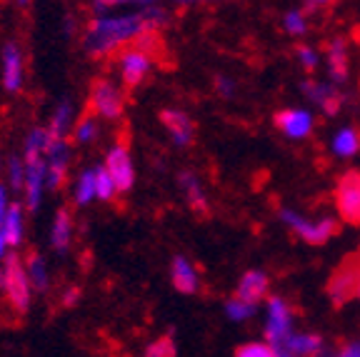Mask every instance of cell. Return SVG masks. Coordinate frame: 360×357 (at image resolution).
Returning a JSON list of instances; mask_svg holds the SVG:
<instances>
[{"label": "cell", "mask_w": 360, "mask_h": 357, "mask_svg": "<svg viewBox=\"0 0 360 357\" xmlns=\"http://www.w3.org/2000/svg\"><path fill=\"white\" fill-rule=\"evenodd\" d=\"M148 30L143 13H130L118 18H93L83 35V51L90 58H105L115 48L125 43H133Z\"/></svg>", "instance_id": "obj_1"}, {"label": "cell", "mask_w": 360, "mask_h": 357, "mask_svg": "<svg viewBox=\"0 0 360 357\" xmlns=\"http://www.w3.org/2000/svg\"><path fill=\"white\" fill-rule=\"evenodd\" d=\"M3 273H6V285H3V292H6L8 302L15 310L18 315H25L30 310V278L25 273V265L18 257V252H8V257L3 260Z\"/></svg>", "instance_id": "obj_2"}, {"label": "cell", "mask_w": 360, "mask_h": 357, "mask_svg": "<svg viewBox=\"0 0 360 357\" xmlns=\"http://www.w3.org/2000/svg\"><path fill=\"white\" fill-rule=\"evenodd\" d=\"M292 332H295V315H292V307L288 305L283 297H278V295L270 297L268 313H265V327H263L265 342L278 347V345H283Z\"/></svg>", "instance_id": "obj_3"}, {"label": "cell", "mask_w": 360, "mask_h": 357, "mask_svg": "<svg viewBox=\"0 0 360 357\" xmlns=\"http://www.w3.org/2000/svg\"><path fill=\"white\" fill-rule=\"evenodd\" d=\"M358 283H360V255H350L340 268L333 273L328 283V295L335 307H343L348 300L358 297Z\"/></svg>", "instance_id": "obj_4"}, {"label": "cell", "mask_w": 360, "mask_h": 357, "mask_svg": "<svg viewBox=\"0 0 360 357\" xmlns=\"http://www.w3.org/2000/svg\"><path fill=\"white\" fill-rule=\"evenodd\" d=\"M90 108L96 115L105 117V120H118V117H123L125 108L123 93H120L118 85L105 78L93 80V85H90Z\"/></svg>", "instance_id": "obj_5"}, {"label": "cell", "mask_w": 360, "mask_h": 357, "mask_svg": "<svg viewBox=\"0 0 360 357\" xmlns=\"http://www.w3.org/2000/svg\"><path fill=\"white\" fill-rule=\"evenodd\" d=\"M335 207L348 225H360V170H348L338 180Z\"/></svg>", "instance_id": "obj_6"}, {"label": "cell", "mask_w": 360, "mask_h": 357, "mask_svg": "<svg viewBox=\"0 0 360 357\" xmlns=\"http://www.w3.org/2000/svg\"><path fill=\"white\" fill-rule=\"evenodd\" d=\"M281 218L290 225L292 233L298 235L300 240L310 242V245H323L330 238H335V233H340V223L333 218H323L321 223H308V220L295 215L292 210H281Z\"/></svg>", "instance_id": "obj_7"}, {"label": "cell", "mask_w": 360, "mask_h": 357, "mask_svg": "<svg viewBox=\"0 0 360 357\" xmlns=\"http://www.w3.org/2000/svg\"><path fill=\"white\" fill-rule=\"evenodd\" d=\"M105 168L108 173L112 175L115 180V188L118 193H128L135 183V168L133 162H130V152H128V145L120 143V145H112L105 155Z\"/></svg>", "instance_id": "obj_8"}, {"label": "cell", "mask_w": 360, "mask_h": 357, "mask_svg": "<svg viewBox=\"0 0 360 357\" xmlns=\"http://www.w3.org/2000/svg\"><path fill=\"white\" fill-rule=\"evenodd\" d=\"M120 78L128 90H135L138 85L146 80V75L150 73V56L138 48H128L120 53Z\"/></svg>", "instance_id": "obj_9"}, {"label": "cell", "mask_w": 360, "mask_h": 357, "mask_svg": "<svg viewBox=\"0 0 360 357\" xmlns=\"http://www.w3.org/2000/svg\"><path fill=\"white\" fill-rule=\"evenodd\" d=\"M45 178H48V160H30L25 162V210L28 212H38L40 200H43V190L45 188Z\"/></svg>", "instance_id": "obj_10"}, {"label": "cell", "mask_w": 360, "mask_h": 357, "mask_svg": "<svg viewBox=\"0 0 360 357\" xmlns=\"http://www.w3.org/2000/svg\"><path fill=\"white\" fill-rule=\"evenodd\" d=\"M48 178H45V188L48 190H58L65 180L68 173V162H70V145H68L65 140L60 143H51L48 150Z\"/></svg>", "instance_id": "obj_11"}, {"label": "cell", "mask_w": 360, "mask_h": 357, "mask_svg": "<svg viewBox=\"0 0 360 357\" xmlns=\"http://www.w3.org/2000/svg\"><path fill=\"white\" fill-rule=\"evenodd\" d=\"M160 123L165 125V130L170 133V138H173L175 145L186 148V145H191V143H193L195 125H193V120L186 115V112L165 108V110H160Z\"/></svg>", "instance_id": "obj_12"}, {"label": "cell", "mask_w": 360, "mask_h": 357, "mask_svg": "<svg viewBox=\"0 0 360 357\" xmlns=\"http://www.w3.org/2000/svg\"><path fill=\"white\" fill-rule=\"evenodd\" d=\"M270 292V280L263 270H248L245 275L238 283L236 297L243 302H250V305H258L263 297H268Z\"/></svg>", "instance_id": "obj_13"}, {"label": "cell", "mask_w": 360, "mask_h": 357, "mask_svg": "<svg viewBox=\"0 0 360 357\" xmlns=\"http://www.w3.org/2000/svg\"><path fill=\"white\" fill-rule=\"evenodd\" d=\"M3 88L8 93H18L22 85V53L15 43L3 45Z\"/></svg>", "instance_id": "obj_14"}, {"label": "cell", "mask_w": 360, "mask_h": 357, "mask_svg": "<svg viewBox=\"0 0 360 357\" xmlns=\"http://www.w3.org/2000/svg\"><path fill=\"white\" fill-rule=\"evenodd\" d=\"M170 283L180 295H195L200 287V278H198L195 268L183 255H175L170 263Z\"/></svg>", "instance_id": "obj_15"}, {"label": "cell", "mask_w": 360, "mask_h": 357, "mask_svg": "<svg viewBox=\"0 0 360 357\" xmlns=\"http://www.w3.org/2000/svg\"><path fill=\"white\" fill-rule=\"evenodd\" d=\"M303 93L308 95L310 100H315L321 105V110L326 115H338L340 105H343V95L338 93L333 85H323V83H315V80H305L303 83Z\"/></svg>", "instance_id": "obj_16"}, {"label": "cell", "mask_w": 360, "mask_h": 357, "mask_svg": "<svg viewBox=\"0 0 360 357\" xmlns=\"http://www.w3.org/2000/svg\"><path fill=\"white\" fill-rule=\"evenodd\" d=\"M70 240H73V218H70L68 207H60L51 228V247L58 255H65L70 250Z\"/></svg>", "instance_id": "obj_17"}, {"label": "cell", "mask_w": 360, "mask_h": 357, "mask_svg": "<svg viewBox=\"0 0 360 357\" xmlns=\"http://www.w3.org/2000/svg\"><path fill=\"white\" fill-rule=\"evenodd\" d=\"M178 183H180V188H183V193H186L191 210L195 212V215H200V218H205L210 212V207H208V197L202 193V185H200V180H198V175L186 170V173L178 175Z\"/></svg>", "instance_id": "obj_18"}, {"label": "cell", "mask_w": 360, "mask_h": 357, "mask_svg": "<svg viewBox=\"0 0 360 357\" xmlns=\"http://www.w3.org/2000/svg\"><path fill=\"white\" fill-rule=\"evenodd\" d=\"M276 125L288 138H305L313 130V117L305 110H283L276 115Z\"/></svg>", "instance_id": "obj_19"}, {"label": "cell", "mask_w": 360, "mask_h": 357, "mask_svg": "<svg viewBox=\"0 0 360 357\" xmlns=\"http://www.w3.org/2000/svg\"><path fill=\"white\" fill-rule=\"evenodd\" d=\"M25 273H28L33 290L40 292V295H45L48 287H51V275H48V265H45L40 252L30 250L28 255H25Z\"/></svg>", "instance_id": "obj_20"}, {"label": "cell", "mask_w": 360, "mask_h": 357, "mask_svg": "<svg viewBox=\"0 0 360 357\" xmlns=\"http://www.w3.org/2000/svg\"><path fill=\"white\" fill-rule=\"evenodd\" d=\"M70 120H73V103L68 100H60L53 110V117H51V125H48V140L51 143H60L65 140V133L70 128Z\"/></svg>", "instance_id": "obj_21"}, {"label": "cell", "mask_w": 360, "mask_h": 357, "mask_svg": "<svg viewBox=\"0 0 360 357\" xmlns=\"http://www.w3.org/2000/svg\"><path fill=\"white\" fill-rule=\"evenodd\" d=\"M3 230H6L8 245L20 247L22 235H25V205L13 202L11 210H8V215H6V223H3Z\"/></svg>", "instance_id": "obj_22"}, {"label": "cell", "mask_w": 360, "mask_h": 357, "mask_svg": "<svg viewBox=\"0 0 360 357\" xmlns=\"http://www.w3.org/2000/svg\"><path fill=\"white\" fill-rule=\"evenodd\" d=\"M328 67H330V78L335 83H343L348 78V51H345L343 38H335L328 45Z\"/></svg>", "instance_id": "obj_23"}, {"label": "cell", "mask_w": 360, "mask_h": 357, "mask_svg": "<svg viewBox=\"0 0 360 357\" xmlns=\"http://www.w3.org/2000/svg\"><path fill=\"white\" fill-rule=\"evenodd\" d=\"M51 145V140H48V128H33L25 138V148H22V155H25V162L30 160H40L45 155Z\"/></svg>", "instance_id": "obj_24"}, {"label": "cell", "mask_w": 360, "mask_h": 357, "mask_svg": "<svg viewBox=\"0 0 360 357\" xmlns=\"http://www.w3.org/2000/svg\"><path fill=\"white\" fill-rule=\"evenodd\" d=\"M93 197H96V168H88L78 175V180H75L73 200L78 207H83V205H88Z\"/></svg>", "instance_id": "obj_25"}, {"label": "cell", "mask_w": 360, "mask_h": 357, "mask_svg": "<svg viewBox=\"0 0 360 357\" xmlns=\"http://www.w3.org/2000/svg\"><path fill=\"white\" fill-rule=\"evenodd\" d=\"M333 150L340 157H353L360 150V130L358 128H343L333 140Z\"/></svg>", "instance_id": "obj_26"}, {"label": "cell", "mask_w": 360, "mask_h": 357, "mask_svg": "<svg viewBox=\"0 0 360 357\" xmlns=\"http://www.w3.org/2000/svg\"><path fill=\"white\" fill-rule=\"evenodd\" d=\"M143 357H178V347L173 340V330H168V335H160L158 340L148 342Z\"/></svg>", "instance_id": "obj_27"}, {"label": "cell", "mask_w": 360, "mask_h": 357, "mask_svg": "<svg viewBox=\"0 0 360 357\" xmlns=\"http://www.w3.org/2000/svg\"><path fill=\"white\" fill-rule=\"evenodd\" d=\"M118 193V188H115V180H112V175L108 173L105 165H101V168H96V197L103 202L112 200V195Z\"/></svg>", "instance_id": "obj_28"}, {"label": "cell", "mask_w": 360, "mask_h": 357, "mask_svg": "<svg viewBox=\"0 0 360 357\" xmlns=\"http://www.w3.org/2000/svg\"><path fill=\"white\" fill-rule=\"evenodd\" d=\"M255 313H258V305L243 302V300H238V297H231V300L225 302V315H228L233 323H245V320H250Z\"/></svg>", "instance_id": "obj_29"}, {"label": "cell", "mask_w": 360, "mask_h": 357, "mask_svg": "<svg viewBox=\"0 0 360 357\" xmlns=\"http://www.w3.org/2000/svg\"><path fill=\"white\" fill-rule=\"evenodd\" d=\"M153 0H90V11L96 18H108L112 8L120 6H150Z\"/></svg>", "instance_id": "obj_30"}, {"label": "cell", "mask_w": 360, "mask_h": 357, "mask_svg": "<svg viewBox=\"0 0 360 357\" xmlns=\"http://www.w3.org/2000/svg\"><path fill=\"white\" fill-rule=\"evenodd\" d=\"M98 133H101V128H98L96 120L88 115V117H83L78 125H75L73 140H75V143H80V145H85V143H93V140L98 138Z\"/></svg>", "instance_id": "obj_31"}, {"label": "cell", "mask_w": 360, "mask_h": 357, "mask_svg": "<svg viewBox=\"0 0 360 357\" xmlns=\"http://www.w3.org/2000/svg\"><path fill=\"white\" fill-rule=\"evenodd\" d=\"M236 357H276V347L270 342H243L236 347Z\"/></svg>", "instance_id": "obj_32"}, {"label": "cell", "mask_w": 360, "mask_h": 357, "mask_svg": "<svg viewBox=\"0 0 360 357\" xmlns=\"http://www.w3.org/2000/svg\"><path fill=\"white\" fill-rule=\"evenodd\" d=\"M8 185H11V190H25V165H22V160L18 155H13L11 160H8Z\"/></svg>", "instance_id": "obj_33"}, {"label": "cell", "mask_w": 360, "mask_h": 357, "mask_svg": "<svg viewBox=\"0 0 360 357\" xmlns=\"http://www.w3.org/2000/svg\"><path fill=\"white\" fill-rule=\"evenodd\" d=\"M80 297H83V290H80L78 285H70V287H65V290H63L60 305L65 307V310H73V307L80 302Z\"/></svg>", "instance_id": "obj_34"}, {"label": "cell", "mask_w": 360, "mask_h": 357, "mask_svg": "<svg viewBox=\"0 0 360 357\" xmlns=\"http://www.w3.org/2000/svg\"><path fill=\"white\" fill-rule=\"evenodd\" d=\"M285 30L290 35H303L305 33V18H303V13H288Z\"/></svg>", "instance_id": "obj_35"}, {"label": "cell", "mask_w": 360, "mask_h": 357, "mask_svg": "<svg viewBox=\"0 0 360 357\" xmlns=\"http://www.w3.org/2000/svg\"><path fill=\"white\" fill-rule=\"evenodd\" d=\"M298 56H300V63H303L305 70H308V73H313L315 65H318V56H315L310 48H305V45H300V48H298Z\"/></svg>", "instance_id": "obj_36"}, {"label": "cell", "mask_w": 360, "mask_h": 357, "mask_svg": "<svg viewBox=\"0 0 360 357\" xmlns=\"http://www.w3.org/2000/svg\"><path fill=\"white\" fill-rule=\"evenodd\" d=\"M333 357H360V340H353V342H345L340 350L333 352Z\"/></svg>", "instance_id": "obj_37"}, {"label": "cell", "mask_w": 360, "mask_h": 357, "mask_svg": "<svg viewBox=\"0 0 360 357\" xmlns=\"http://www.w3.org/2000/svg\"><path fill=\"white\" fill-rule=\"evenodd\" d=\"M8 210H11V205H8V188L6 185H0V228H3V223H6Z\"/></svg>", "instance_id": "obj_38"}, {"label": "cell", "mask_w": 360, "mask_h": 357, "mask_svg": "<svg viewBox=\"0 0 360 357\" xmlns=\"http://www.w3.org/2000/svg\"><path fill=\"white\" fill-rule=\"evenodd\" d=\"M215 88H218V93H220V95H225V98H231L233 90H236V85H233L228 78H223V75H220V78H215Z\"/></svg>", "instance_id": "obj_39"}, {"label": "cell", "mask_w": 360, "mask_h": 357, "mask_svg": "<svg viewBox=\"0 0 360 357\" xmlns=\"http://www.w3.org/2000/svg\"><path fill=\"white\" fill-rule=\"evenodd\" d=\"M73 33H75V22H73V18L65 15V20H63V35H65V38H73Z\"/></svg>", "instance_id": "obj_40"}, {"label": "cell", "mask_w": 360, "mask_h": 357, "mask_svg": "<svg viewBox=\"0 0 360 357\" xmlns=\"http://www.w3.org/2000/svg\"><path fill=\"white\" fill-rule=\"evenodd\" d=\"M8 247H11V245H8L6 230L0 228V260H6V257H8Z\"/></svg>", "instance_id": "obj_41"}, {"label": "cell", "mask_w": 360, "mask_h": 357, "mask_svg": "<svg viewBox=\"0 0 360 357\" xmlns=\"http://www.w3.org/2000/svg\"><path fill=\"white\" fill-rule=\"evenodd\" d=\"M276 357H298V355H290V352H285V350H276Z\"/></svg>", "instance_id": "obj_42"}, {"label": "cell", "mask_w": 360, "mask_h": 357, "mask_svg": "<svg viewBox=\"0 0 360 357\" xmlns=\"http://www.w3.org/2000/svg\"><path fill=\"white\" fill-rule=\"evenodd\" d=\"M318 3H328V0H308V8H315Z\"/></svg>", "instance_id": "obj_43"}, {"label": "cell", "mask_w": 360, "mask_h": 357, "mask_svg": "<svg viewBox=\"0 0 360 357\" xmlns=\"http://www.w3.org/2000/svg\"><path fill=\"white\" fill-rule=\"evenodd\" d=\"M18 3H20V6H28V3H30V0H18Z\"/></svg>", "instance_id": "obj_44"}, {"label": "cell", "mask_w": 360, "mask_h": 357, "mask_svg": "<svg viewBox=\"0 0 360 357\" xmlns=\"http://www.w3.org/2000/svg\"><path fill=\"white\" fill-rule=\"evenodd\" d=\"M178 3H198V0H178Z\"/></svg>", "instance_id": "obj_45"}, {"label": "cell", "mask_w": 360, "mask_h": 357, "mask_svg": "<svg viewBox=\"0 0 360 357\" xmlns=\"http://www.w3.org/2000/svg\"><path fill=\"white\" fill-rule=\"evenodd\" d=\"M358 300H360V283H358Z\"/></svg>", "instance_id": "obj_46"}]
</instances>
